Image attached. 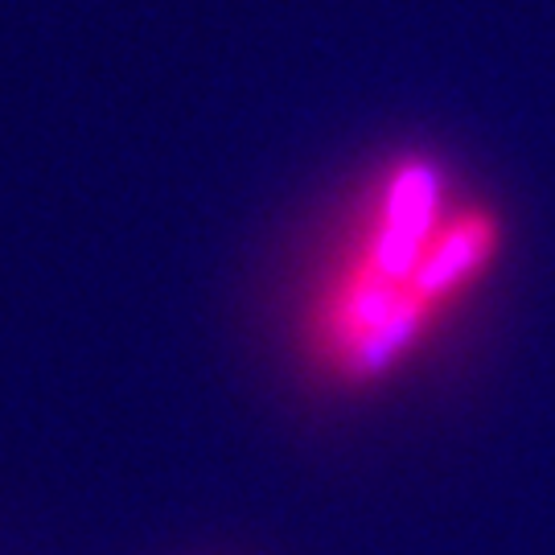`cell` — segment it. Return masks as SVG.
I'll return each mask as SVG.
<instances>
[{"label":"cell","mask_w":555,"mask_h":555,"mask_svg":"<svg viewBox=\"0 0 555 555\" xmlns=\"http://www.w3.org/2000/svg\"><path fill=\"white\" fill-rule=\"evenodd\" d=\"M362 219L309 309V346L346 383L396 371L433 325L486 276L498 251L494 215L453 206L428 160H399L366 194Z\"/></svg>","instance_id":"cell-1"}]
</instances>
